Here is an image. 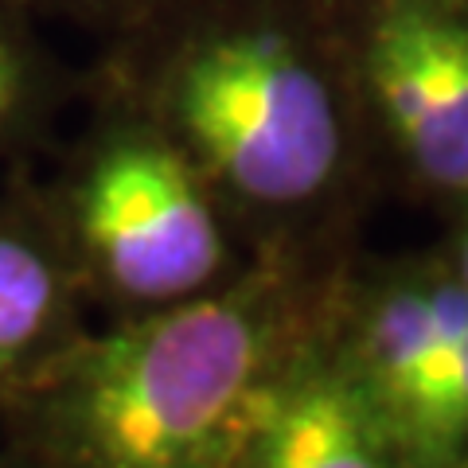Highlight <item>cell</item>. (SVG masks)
<instances>
[{
  "instance_id": "cell-1",
  "label": "cell",
  "mask_w": 468,
  "mask_h": 468,
  "mask_svg": "<svg viewBox=\"0 0 468 468\" xmlns=\"http://www.w3.org/2000/svg\"><path fill=\"white\" fill-rule=\"evenodd\" d=\"M289 258L82 328L0 390L12 468H227L277 363L324 309Z\"/></svg>"
},
{
  "instance_id": "cell-2",
  "label": "cell",
  "mask_w": 468,
  "mask_h": 468,
  "mask_svg": "<svg viewBox=\"0 0 468 468\" xmlns=\"http://www.w3.org/2000/svg\"><path fill=\"white\" fill-rule=\"evenodd\" d=\"M141 113L239 215L316 211L351 165L340 58L320 16L273 0H218L187 16L156 55Z\"/></svg>"
},
{
  "instance_id": "cell-3",
  "label": "cell",
  "mask_w": 468,
  "mask_h": 468,
  "mask_svg": "<svg viewBox=\"0 0 468 468\" xmlns=\"http://www.w3.org/2000/svg\"><path fill=\"white\" fill-rule=\"evenodd\" d=\"M48 203L82 292L122 316L203 297L239 273L227 207L141 110L101 125Z\"/></svg>"
},
{
  "instance_id": "cell-4",
  "label": "cell",
  "mask_w": 468,
  "mask_h": 468,
  "mask_svg": "<svg viewBox=\"0 0 468 468\" xmlns=\"http://www.w3.org/2000/svg\"><path fill=\"white\" fill-rule=\"evenodd\" d=\"M320 27L410 180L468 203V0H328Z\"/></svg>"
},
{
  "instance_id": "cell-5",
  "label": "cell",
  "mask_w": 468,
  "mask_h": 468,
  "mask_svg": "<svg viewBox=\"0 0 468 468\" xmlns=\"http://www.w3.org/2000/svg\"><path fill=\"white\" fill-rule=\"evenodd\" d=\"M324 320L351 383L402 445L421 378L468 324V289L445 258L406 261L328 292Z\"/></svg>"
},
{
  "instance_id": "cell-6",
  "label": "cell",
  "mask_w": 468,
  "mask_h": 468,
  "mask_svg": "<svg viewBox=\"0 0 468 468\" xmlns=\"http://www.w3.org/2000/svg\"><path fill=\"white\" fill-rule=\"evenodd\" d=\"M328 301L277 363L227 468H414L328 335Z\"/></svg>"
},
{
  "instance_id": "cell-7",
  "label": "cell",
  "mask_w": 468,
  "mask_h": 468,
  "mask_svg": "<svg viewBox=\"0 0 468 468\" xmlns=\"http://www.w3.org/2000/svg\"><path fill=\"white\" fill-rule=\"evenodd\" d=\"M82 282L48 196L0 199V390L86 328Z\"/></svg>"
},
{
  "instance_id": "cell-8",
  "label": "cell",
  "mask_w": 468,
  "mask_h": 468,
  "mask_svg": "<svg viewBox=\"0 0 468 468\" xmlns=\"http://www.w3.org/2000/svg\"><path fill=\"white\" fill-rule=\"evenodd\" d=\"M402 452L414 468H457L468 452V324L421 378L402 426Z\"/></svg>"
},
{
  "instance_id": "cell-9",
  "label": "cell",
  "mask_w": 468,
  "mask_h": 468,
  "mask_svg": "<svg viewBox=\"0 0 468 468\" xmlns=\"http://www.w3.org/2000/svg\"><path fill=\"white\" fill-rule=\"evenodd\" d=\"M48 82L51 67L36 39L32 8L24 0H0V156L36 125Z\"/></svg>"
},
{
  "instance_id": "cell-10",
  "label": "cell",
  "mask_w": 468,
  "mask_h": 468,
  "mask_svg": "<svg viewBox=\"0 0 468 468\" xmlns=\"http://www.w3.org/2000/svg\"><path fill=\"white\" fill-rule=\"evenodd\" d=\"M27 8H51L67 12V16H86V20H125L137 16L141 8H149L153 0H24Z\"/></svg>"
},
{
  "instance_id": "cell-11",
  "label": "cell",
  "mask_w": 468,
  "mask_h": 468,
  "mask_svg": "<svg viewBox=\"0 0 468 468\" xmlns=\"http://www.w3.org/2000/svg\"><path fill=\"white\" fill-rule=\"evenodd\" d=\"M445 261H449V270L457 273V282L468 289V215H464V227H461V234H457V242L449 246Z\"/></svg>"
},
{
  "instance_id": "cell-12",
  "label": "cell",
  "mask_w": 468,
  "mask_h": 468,
  "mask_svg": "<svg viewBox=\"0 0 468 468\" xmlns=\"http://www.w3.org/2000/svg\"><path fill=\"white\" fill-rule=\"evenodd\" d=\"M457 468H468V452H464V457H461V464Z\"/></svg>"
},
{
  "instance_id": "cell-13",
  "label": "cell",
  "mask_w": 468,
  "mask_h": 468,
  "mask_svg": "<svg viewBox=\"0 0 468 468\" xmlns=\"http://www.w3.org/2000/svg\"><path fill=\"white\" fill-rule=\"evenodd\" d=\"M0 468H12V464H8V461H5V457H0Z\"/></svg>"
}]
</instances>
